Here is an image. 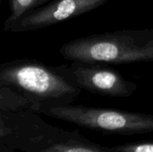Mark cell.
<instances>
[{
  "label": "cell",
  "mask_w": 153,
  "mask_h": 152,
  "mask_svg": "<svg viewBox=\"0 0 153 152\" xmlns=\"http://www.w3.org/2000/svg\"><path fill=\"white\" fill-rule=\"evenodd\" d=\"M31 109H0V144L22 152H110L81 135L47 123Z\"/></svg>",
  "instance_id": "cell-1"
},
{
  "label": "cell",
  "mask_w": 153,
  "mask_h": 152,
  "mask_svg": "<svg viewBox=\"0 0 153 152\" xmlns=\"http://www.w3.org/2000/svg\"><path fill=\"white\" fill-rule=\"evenodd\" d=\"M0 87H6L27 99L32 110L73 104L82 89L57 66L37 59L10 60L0 65Z\"/></svg>",
  "instance_id": "cell-2"
},
{
  "label": "cell",
  "mask_w": 153,
  "mask_h": 152,
  "mask_svg": "<svg viewBox=\"0 0 153 152\" xmlns=\"http://www.w3.org/2000/svg\"><path fill=\"white\" fill-rule=\"evenodd\" d=\"M70 61L127 65L153 62V29H126L72 39L59 49Z\"/></svg>",
  "instance_id": "cell-3"
},
{
  "label": "cell",
  "mask_w": 153,
  "mask_h": 152,
  "mask_svg": "<svg viewBox=\"0 0 153 152\" xmlns=\"http://www.w3.org/2000/svg\"><path fill=\"white\" fill-rule=\"evenodd\" d=\"M38 113L106 134L153 133V115L141 112L69 104L42 108Z\"/></svg>",
  "instance_id": "cell-4"
},
{
  "label": "cell",
  "mask_w": 153,
  "mask_h": 152,
  "mask_svg": "<svg viewBox=\"0 0 153 152\" xmlns=\"http://www.w3.org/2000/svg\"><path fill=\"white\" fill-rule=\"evenodd\" d=\"M82 90L92 94L111 98H129L138 86L124 77L120 72L107 64L72 61L68 65H57Z\"/></svg>",
  "instance_id": "cell-5"
},
{
  "label": "cell",
  "mask_w": 153,
  "mask_h": 152,
  "mask_svg": "<svg viewBox=\"0 0 153 152\" xmlns=\"http://www.w3.org/2000/svg\"><path fill=\"white\" fill-rule=\"evenodd\" d=\"M109 0H52L25 13L10 29L11 32H26L45 29L82 16L100 8Z\"/></svg>",
  "instance_id": "cell-6"
},
{
  "label": "cell",
  "mask_w": 153,
  "mask_h": 152,
  "mask_svg": "<svg viewBox=\"0 0 153 152\" xmlns=\"http://www.w3.org/2000/svg\"><path fill=\"white\" fill-rule=\"evenodd\" d=\"M52 0H9L10 15L4 22V31H10L11 27L25 13L37 9Z\"/></svg>",
  "instance_id": "cell-7"
},
{
  "label": "cell",
  "mask_w": 153,
  "mask_h": 152,
  "mask_svg": "<svg viewBox=\"0 0 153 152\" xmlns=\"http://www.w3.org/2000/svg\"><path fill=\"white\" fill-rule=\"evenodd\" d=\"M0 109L8 111L32 110V105L27 99L13 91L9 88L0 87Z\"/></svg>",
  "instance_id": "cell-8"
},
{
  "label": "cell",
  "mask_w": 153,
  "mask_h": 152,
  "mask_svg": "<svg viewBox=\"0 0 153 152\" xmlns=\"http://www.w3.org/2000/svg\"><path fill=\"white\" fill-rule=\"evenodd\" d=\"M110 152H153V142H140L108 147Z\"/></svg>",
  "instance_id": "cell-9"
},
{
  "label": "cell",
  "mask_w": 153,
  "mask_h": 152,
  "mask_svg": "<svg viewBox=\"0 0 153 152\" xmlns=\"http://www.w3.org/2000/svg\"><path fill=\"white\" fill-rule=\"evenodd\" d=\"M14 151H13L12 149L4 146V145H2L0 144V152H13Z\"/></svg>",
  "instance_id": "cell-10"
},
{
  "label": "cell",
  "mask_w": 153,
  "mask_h": 152,
  "mask_svg": "<svg viewBox=\"0 0 153 152\" xmlns=\"http://www.w3.org/2000/svg\"><path fill=\"white\" fill-rule=\"evenodd\" d=\"M1 1H2V0H0V2H1Z\"/></svg>",
  "instance_id": "cell-11"
}]
</instances>
